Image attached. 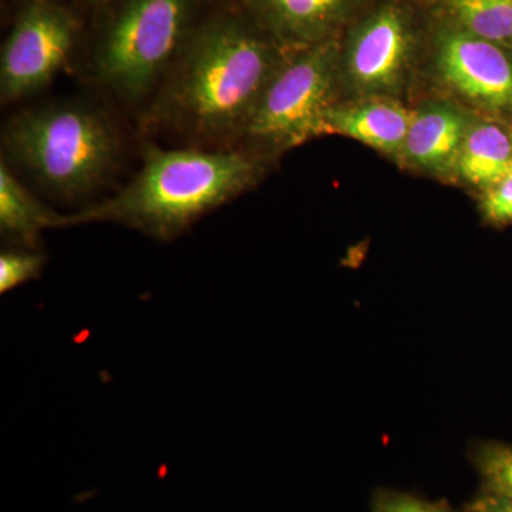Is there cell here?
<instances>
[{
	"instance_id": "1",
	"label": "cell",
	"mask_w": 512,
	"mask_h": 512,
	"mask_svg": "<svg viewBox=\"0 0 512 512\" xmlns=\"http://www.w3.org/2000/svg\"><path fill=\"white\" fill-rule=\"evenodd\" d=\"M291 50L244 0H218L141 114V127L147 133L174 134L191 147H237Z\"/></svg>"
},
{
	"instance_id": "2",
	"label": "cell",
	"mask_w": 512,
	"mask_h": 512,
	"mask_svg": "<svg viewBox=\"0 0 512 512\" xmlns=\"http://www.w3.org/2000/svg\"><path fill=\"white\" fill-rule=\"evenodd\" d=\"M245 148H161L147 144L143 165L106 200L64 215V227L110 222L171 241L254 187L264 160Z\"/></svg>"
},
{
	"instance_id": "3",
	"label": "cell",
	"mask_w": 512,
	"mask_h": 512,
	"mask_svg": "<svg viewBox=\"0 0 512 512\" xmlns=\"http://www.w3.org/2000/svg\"><path fill=\"white\" fill-rule=\"evenodd\" d=\"M218 0H107L89 16L80 63L97 89L143 111Z\"/></svg>"
},
{
	"instance_id": "4",
	"label": "cell",
	"mask_w": 512,
	"mask_h": 512,
	"mask_svg": "<svg viewBox=\"0 0 512 512\" xmlns=\"http://www.w3.org/2000/svg\"><path fill=\"white\" fill-rule=\"evenodd\" d=\"M3 157L60 200H82L119 170L124 138L109 111L82 100L28 107L3 127Z\"/></svg>"
},
{
	"instance_id": "5",
	"label": "cell",
	"mask_w": 512,
	"mask_h": 512,
	"mask_svg": "<svg viewBox=\"0 0 512 512\" xmlns=\"http://www.w3.org/2000/svg\"><path fill=\"white\" fill-rule=\"evenodd\" d=\"M342 39L293 49L256 104L239 148L262 153L288 150L328 136V114L342 76Z\"/></svg>"
},
{
	"instance_id": "6",
	"label": "cell",
	"mask_w": 512,
	"mask_h": 512,
	"mask_svg": "<svg viewBox=\"0 0 512 512\" xmlns=\"http://www.w3.org/2000/svg\"><path fill=\"white\" fill-rule=\"evenodd\" d=\"M86 16L63 0H22L0 52L3 106L36 96L82 55Z\"/></svg>"
},
{
	"instance_id": "7",
	"label": "cell",
	"mask_w": 512,
	"mask_h": 512,
	"mask_svg": "<svg viewBox=\"0 0 512 512\" xmlns=\"http://www.w3.org/2000/svg\"><path fill=\"white\" fill-rule=\"evenodd\" d=\"M427 25L420 0L373 3L343 36V79L360 96L393 97L426 45Z\"/></svg>"
},
{
	"instance_id": "8",
	"label": "cell",
	"mask_w": 512,
	"mask_h": 512,
	"mask_svg": "<svg viewBox=\"0 0 512 512\" xmlns=\"http://www.w3.org/2000/svg\"><path fill=\"white\" fill-rule=\"evenodd\" d=\"M426 13L427 45L441 82L481 109L511 110V49L470 35L427 9Z\"/></svg>"
},
{
	"instance_id": "9",
	"label": "cell",
	"mask_w": 512,
	"mask_h": 512,
	"mask_svg": "<svg viewBox=\"0 0 512 512\" xmlns=\"http://www.w3.org/2000/svg\"><path fill=\"white\" fill-rule=\"evenodd\" d=\"M269 32L289 49L345 36L372 0H244Z\"/></svg>"
},
{
	"instance_id": "10",
	"label": "cell",
	"mask_w": 512,
	"mask_h": 512,
	"mask_svg": "<svg viewBox=\"0 0 512 512\" xmlns=\"http://www.w3.org/2000/svg\"><path fill=\"white\" fill-rule=\"evenodd\" d=\"M473 117L454 103H429L414 111L404 143V163L446 177L456 174L458 158Z\"/></svg>"
},
{
	"instance_id": "11",
	"label": "cell",
	"mask_w": 512,
	"mask_h": 512,
	"mask_svg": "<svg viewBox=\"0 0 512 512\" xmlns=\"http://www.w3.org/2000/svg\"><path fill=\"white\" fill-rule=\"evenodd\" d=\"M414 117L393 97H367L355 104H335L328 114L329 134L355 138L380 153L402 157Z\"/></svg>"
},
{
	"instance_id": "12",
	"label": "cell",
	"mask_w": 512,
	"mask_h": 512,
	"mask_svg": "<svg viewBox=\"0 0 512 512\" xmlns=\"http://www.w3.org/2000/svg\"><path fill=\"white\" fill-rule=\"evenodd\" d=\"M63 214L46 207L16 177L5 160L0 163V231L3 238L25 249H37L43 232L63 228Z\"/></svg>"
},
{
	"instance_id": "13",
	"label": "cell",
	"mask_w": 512,
	"mask_h": 512,
	"mask_svg": "<svg viewBox=\"0 0 512 512\" xmlns=\"http://www.w3.org/2000/svg\"><path fill=\"white\" fill-rule=\"evenodd\" d=\"M456 174L474 187L488 188L512 174V136L501 124L490 120H473Z\"/></svg>"
},
{
	"instance_id": "14",
	"label": "cell",
	"mask_w": 512,
	"mask_h": 512,
	"mask_svg": "<svg viewBox=\"0 0 512 512\" xmlns=\"http://www.w3.org/2000/svg\"><path fill=\"white\" fill-rule=\"evenodd\" d=\"M433 15L488 42L512 49V0H420Z\"/></svg>"
},
{
	"instance_id": "15",
	"label": "cell",
	"mask_w": 512,
	"mask_h": 512,
	"mask_svg": "<svg viewBox=\"0 0 512 512\" xmlns=\"http://www.w3.org/2000/svg\"><path fill=\"white\" fill-rule=\"evenodd\" d=\"M485 493L512 498V446L483 443L471 454Z\"/></svg>"
},
{
	"instance_id": "16",
	"label": "cell",
	"mask_w": 512,
	"mask_h": 512,
	"mask_svg": "<svg viewBox=\"0 0 512 512\" xmlns=\"http://www.w3.org/2000/svg\"><path fill=\"white\" fill-rule=\"evenodd\" d=\"M46 256L37 249H13L0 255V292L6 293L39 278Z\"/></svg>"
},
{
	"instance_id": "17",
	"label": "cell",
	"mask_w": 512,
	"mask_h": 512,
	"mask_svg": "<svg viewBox=\"0 0 512 512\" xmlns=\"http://www.w3.org/2000/svg\"><path fill=\"white\" fill-rule=\"evenodd\" d=\"M373 512H456L440 501H427L400 491L380 490L375 494Z\"/></svg>"
},
{
	"instance_id": "18",
	"label": "cell",
	"mask_w": 512,
	"mask_h": 512,
	"mask_svg": "<svg viewBox=\"0 0 512 512\" xmlns=\"http://www.w3.org/2000/svg\"><path fill=\"white\" fill-rule=\"evenodd\" d=\"M481 210L484 217L494 224L512 222V174L485 190Z\"/></svg>"
},
{
	"instance_id": "19",
	"label": "cell",
	"mask_w": 512,
	"mask_h": 512,
	"mask_svg": "<svg viewBox=\"0 0 512 512\" xmlns=\"http://www.w3.org/2000/svg\"><path fill=\"white\" fill-rule=\"evenodd\" d=\"M466 512H512V498L481 491L468 503Z\"/></svg>"
},
{
	"instance_id": "20",
	"label": "cell",
	"mask_w": 512,
	"mask_h": 512,
	"mask_svg": "<svg viewBox=\"0 0 512 512\" xmlns=\"http://www.w3.org/2000/svg\"><path fill=\"white\" fill-rule=\"evenodd\" d=\"M63 2L69 3L73 8L82 12L84 16H90L93 12H96L103 3H106L107 0H63Z\"/></svg>"
}]
</instances>
